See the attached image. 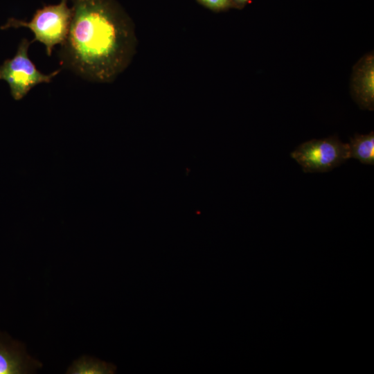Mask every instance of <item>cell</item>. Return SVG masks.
Returning <instances> with one entry per match:
<instances>
[{"mask_svg": "<svg viewBox=\"0 0 374 374\" xmlns=\"http://www.w3.org/2000/svg\"><path fill=\"white\" fill-rule=\"evenodd\" d=\"M71 18L58 56L61 69L90 82H113L130 64L136 37L116 0H71Z\"/></svg>", "mask_w": 374, "mask_h": 374, "instance_id": "cell-1", "label": "cell"}, {"mask_svg": "<svg viewBox=\"0 0 374 374\" xmlns=\"http://www.w3.org/2000/svg\"><path fill=\"white\" fill-rule=\"evenodd\" d=\"M67 1L61 0L57 4L44 6L37 10L30 21L9 18L0 28L26 27L30 29L34 33L31 43H42L46 55L51 56L55 46L62 43L69 30L71 8H69Z\"/></svg>", "mask_w": 374, "mask_h": 374, "instance_id": "cell-2", "label": "cell"}, {"mask_svg": "<svg viewBox=\"0 0 374 374\" xmlns=\"http://www.w3.org/2000/svg\"><path fill=\"white\" fill-rule=\"evenodd\" d=\"M31 42L23 38L15 55L6 60L0 66V80L6 81L15 100H19L36 85L48 83L62 70L59 69L49 74L41 73L30 60L28 50Z\"/></svg>", "mask_w": 374, "mask_h": 374, "instance_id": "cell-3", "label": "cell"}, {"mask_svg": "<svg viewBox=\"0 0 374 374\" xmlns=\"http://www.w3.org/2000/svg\"><path fill=\"white\" fill-rule=\"evenodd\" d=\"M290 156L305 173L329 172L350 159L348 144L337 136L304 142Z\"/></svg>", "mask_w": 374, "mask_h": 374, "instance_id": "cell-4", "label": "cell"}, {"mask_svg": "<svg viewBox=\"0 0 374 374\" xmlns=\"http://www.w3.org/2000/svg\"><path fill=\"white\" fill-rule=\"evenodd\" d=\"M373 56L369 55L357 65L353 78V91L358 104L364 109H373Z\"/></svg>", "mask_w": 374, "mask_h": 374, "instance_id": "cell-5", "label": "cell"}, {"mask_svg": "<svg viewBox=\"0 0 374 374\" xmlns=\"http://www.w3.org/2000/svg\"><path fill=\"white\" fill-rule=\"evenodd\" d=\"M31 366L19 343L0 334V374L26 373Z\"/></svg>", "mask_w": 374, "mask_h": 374, "instance_id": "cell-6", "label": "cell"}, {"mask_svg": "<svg viewBox=\"0 0 374 374\" xmlns=\"http://www.w3.org/2000/svg\"><path fill=\"white\" fill-rule=\"evenodd\" d=\"M349 147L350 159H357L362 163L374 164V133L368 134H355L350 139Z\"/></svg>", "mask_w": 374, "mask_h": 374, "instance_id": "cell-7", "label": "cell"}, {"mask_svg": "<svg viewBox=\"0 0 374 374\" xmlns=\"http://www.w3.org/2000/svg\"><path fill=\"white\" fill-rule=\"evenodd\" d=\"M115 371L116 366L110 363L84 356L75 361L67 373L73 374H107L114 373Z\"/></svg>", "mask_w": 374, "mask_h": 374, "instance_id": "cell-8", "label": "cell"}, {"mask_svg": "<svg viewBox=\"0 0 374 374\" xmlns=\"http://www.w3.org/2000/svg\"><path fill=\"white\" fill-rule=\"evenodd\" d=\"M197 1L214 12L226 11L233 8L231 0H197Z\"/></svg>", "mask_w": 374, "mask_h": 374, "instance_id": "cell-9", "label": "cell"}, {"mask_svg": "<svg viewBox=\"0 0 374 374\" xmlns=\"http://www.w3.org/2000/svg\"><path fill=\"white\" fill-rule=\"evenodd\" d=\"M233 8L237 9H242L247 3L251 2V0H231Z\"/></svg>", "mask_w": 374, "mask_h": 374, "instance_id": "cell-10", "label": "cell"}]
</instances>
